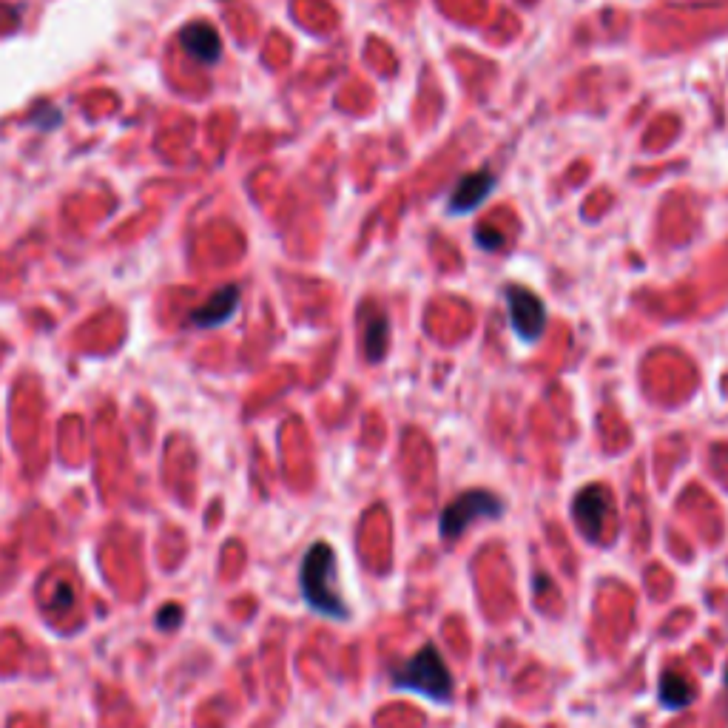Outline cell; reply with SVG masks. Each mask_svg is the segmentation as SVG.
<instances>
[{"mask_svg": "<svg viewBox=\"0 0 728 728\" xmlns=\"http://www.w3.org/2000/svg\"><path fill=\"white\" fill-rule=\"evenodd\" d=\"M612 515V501H609V490L606 487H589L578 495L575 501V518L583 527L589 538H601L603 521Z\"/></svg>", "mask_w": 728, "mask_h": 728, "instance_id": "5", "label": "cell"}, {"mask_svg": "<svg viewBox=\"0 0 728 728\" xmlns=\"http://www.w3.org/2000/svg\"><path fill=\"white\" fill-rule=\"evenodd\" d=\"M364 339H367V359L370 362H382L384 353H387V342H390V322H387L384 313H376L370 319Z\"/></svg>", "mask_w": 728, "mask_h": 728, "instance_id": "10", "label": "cell"}, {"mask_svg": "<svg viewBox=\"0 0 728 728\" xmlns=\"http://www.w3.org/2000/svg\"><path fill=\"white\" fill-rule=\"evenodd\" d=\"M692 697H694L692 683H689L683 674L677 672L663 674V680H660V700H663V706L683 709V706L692 703Z\"/></svg>", "mask_w": 728, "mask_h": 728, "instance_id": "9", "label": "cell"}, {"mask_svg": "<svg viewBox=\"0 0 728 728\" xmlns=\"http://www.w3.org/2000/svg\"><path fill=\"white\" fill-rule=\"evenodd\" d=\"M163 615L165 618H160V623H163L165 629H174V626L180 623V612H177V606H168Z\"/></svg>", "mask_w": 728, "mask_h": 728, "instance_id": "11", "label": "cell"}, {"mask_svg": "<svg viewBox=\"0 0 728 728\" xmlns=\"http://www.w3.org/2000/svg\"><path fill=\"white\" fill-rule=\"evenodd\" d=\"M726 689H728V672H726Z\"/></svg>", "mask_w": 728, "mask_h": 728, "instance_id": "12", "label": "cell"}, {"mask_svg": "<svg viewBox=\"0 0 728 728\" xmlns=\"http://www.w3.org/2000/svg\"><path fill=\"white\" fill-rule=\"evenodd\" d=\"M507 308H510V325L512 330L524 339V342H535L546 328V308L544 302L527 288L521 285H510L507 288Z\"/></svg>", "mask_w": 728, "mask_h": 728, "instance_id": "4", "label": "cell"}, {"mask_svg": "<svg viewBox=\"0 0 728 728\" xmlns=\"http://www.w3.org/2000/svg\"><path fill=\"white\" fill-rule=\"evenodd\" d=\"M504 515V504L492 492L473 490L458 495L447 510L441 512V535L444 538H458L464 529L473 524L475 518H498Z\"/></svg>", "mask_w": 728, "mask_h": 728, "instance_id": "3", "label": "cell"}, {"mask_svg": "<svg viewBox=\"0 0 728 728\" xmlns=\"http://www.w3.org/2000/svg\"><path fill=\"white\" fill-rule=\"evenodd\" d=\"M239 302V291L237 288H225V291H219L200 313H194V325H205V328H211V325H219V322H225L234 308H237Z\"/></svg>", "mask_w": 728, "mask_h": 728, "instance_id": "8", "label": "cell"}, {"mask_svg": "<svg viewBox=\"0 0 728 728\" xmlns=\"http://www.w3.org/2000/svg\"><path fill=\"white\" fill-rule=\"evenodd\" d=\"M302 592H305V601L330 618H347V603L339 598V589H336V555L328 544H313L308 552L305 564H302Z\"/></svg>", "mask_w": 728, "mask_h": 728, "instance_id": "1", "label": "cell"}, {"mask_svg": "<svg viewBox=\"0 0 728 728\" xmlns=\"http://www.w3.org/2000/svg\"><path fill=\"white\" fill-rule=\"evenodd\" d=\"M393 686L419 692L436 703H447L453 697V677L433 646H424L413 660L393 672Z\"/></svg>", "mask_w": 728, "mask_h": 728, "instance_id": "2", "label": "cell"}, {"mask_svg": "<svg viewBox=\"0 0 728 728\" xmlns=\"http://www.w3.org/2000/svg\"><path fill=\"white\" fill-rule=\"evenodd\" d=\"M495 185V177L490 171H475L470 177L455 185L453 197H450V214H464V211H473L481 202L487 200V194Z\"/></svg>", "mask_w": 728, "mask_h": 728, "instance_id": "6", "label": "cell"}, {"mask_svg": "<svg viewBox=\"0 0 728 728\" xmlns=\"http://www.w3.org/2000/svg\"><path fill=\"white\" fill-rule=\"evenodd\" d=\"M182 46L205 63H214L219 57V49H222L217 32L211 26H202V23H194L182 32Z\"/></svg>", "mask_w": 728, "mask_h": 728, "instance_id": "7", "label": "cell"}]
</instances>
